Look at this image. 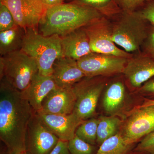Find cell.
<instances>
[{
    "label": "cell",
    "mask_w": 154,
    "mask_h": 154,
    "mask_svg": "<svg viewBox=\"0 0 154 154\" xmlns=\"http://www.w3.org/2000/svg\"><path fill=\"white\" fill-rule=\"evenodd\" d=\"M0 81V139L8 154L25 152L27 127L36 112L22 92L4 78Z\"/></svg>",
    "instance_id": "6da1fadb"
},
{
    "label": "cell",
    "mask_w": 154,
    "mask_h": 154,
    "mask_svg": "<svg viewBox=\"0 0 154 154\" xmlns=\"http://www.w3.org/2000/svg\"><path fill=\"white\" fill-rule=\"evenodd\" d=\"M102 17L95 9L67 2L48 8L38 25V31L44 36H63Z\"/></svg>",
    "instance_id": "7a4b0ae2"
},
{
    "label": "cell",
    "mask_w": 154,
    "mask_h": 154,
    "mask_svg": "<svg viewBox=\"0 0 154 154\" xmlns=\"http://www.w3.org/2000/svg\"><path fill=\"white\" fill-rule=\"evenodd\" d=\"M111 21L114 43L129 53L141 52L147 36L150 23L140 12L121 11Z\"/></svg>",
    "instance_id": "3957f363"
},
{
    "label": "cell",
    "mask_w": 154,
    "mask_h": 154,
    "mask_svg": "<svg viewBox=\"0 0 154 154\" xmlns=\"http://www.w3.org/2000/svg\"><path fill=\"white\" fill-rule=\"evenodd\" d=\"M21 50L34 60L44 76H51L54 63L63 57L60 36H44L33 29L26 30Z\"/></svg>",
    "instance_id": "277c9868"
},
{
    "label": "cell",
    "mask_w": 154,
    "mask_h": 154,
    "mask_svg": "<svg viewBox=\"0 0 154 154\" xmlns=\"http://www.w3.org/2000/svg\"><path fill=\"white\" fill-rule=\"evenodd\" d=\"M38 72L36 61L22 50L0 57V79L23 92Z\"/></svg>",
    "instance_id": "5b68a950"
},
{
    "label": "cell",
    "mask_w": 154,
    "mask_h": 154,
    "mask_svg": "<svg viewBox=\"0 0 154 154\" xmlns=\"http://www.w3.org/2000/svg\"><path fill=\"white\" fill-rule=\"evenodd\" d=\"M104 78L85 77L72 86L76 97L73 113L82 120L95 115L99 97L106 85Z\"/></svg>",
    "instance_id": "8992f818"
},
{
    "label": "cell",
    "mask_w": 154,
    "mask_h": 154,
    "mask_svg": "<svg viewBox=\"0 0 154 154\" xmlns=\"http://www.w3.org/2000/svg\"><path fill=\"white\" fill-rule=\"evenodd\" d=\"M83 28L89 38L92 52L126 58H130L133 55L119 48L114 43L112 38V22L107 17H101Z\"/></svg>",
    "instance_id": "52a82bcc"
},
{
    "label": "cell",
    "mask_w": 154,
    "mask_h": 154,
    "mask_svg": "<svg viewBox=\"0 0 154 154\" xmlns=\"http://www.w3.org/2000/svg\"><path fill=\"white\" fill-rule=\"evenodd\" d=\"M129 58L92 52L77 61L86 77H110L122 74Z\"/></svg>",
    "instance_id": "ba28073f"
},
{
    "label": "cell",
    "mask_w": 154,
    "mask_h": 154,
    "mask_svg": "<svg viewBox=\"0 0 154 154\" xmlns=\"http://www.w3.org/2000/svg\"><path fill=\"white\" fill-rule=\"evenodd\" d=\"M59 140L35 113L28 123L25 135L27 154H49Z\"/></svg>",
    "instance_id": "9c48e42d"
},
{
    "label": "cell",
    "mask_w": 154,
    "mask_h": 154,
    "mask_svg": "<svg viewBox=\"0 0 154 154\" xmlns=\"http://www.w3.org/2000/svg\"><path fill=\"white\" fill-rule=\"evenodd\" d=\"M11 11L16 25L25 30H38L47 8L41 0H0Z\"/></svg>",
    "instance_id": "30bf717a"
},
{
    "label": "cell",
    "mask_w": 154,
    "mask_h": 154,
    "mask_svg": "<svg viewBox=\"0 0 154 154\" xmlns=\"http://www.w3.org/2000/svg\"><path fill=\"white\" fill-rule=\"evenodd\" d=\"M154 131V105L140 106L127 119L121 134L126 143L133 145Z\"/></svg>",
    "instance_id": "8fae6325"
},
{
    "label": "cell",
    "mask_w": 154,
    "mask_h": 154,
    "mask_svg": "<svg viewBox=\"0 0 154 154\" xmlns=\"http://www.w3.org/2000/svg\"><path fill=\"white\" fill-rule=\"evenodd\" d=\"M122 75L131 88H139L154 77V60L142 51L128 60Z\"/></svg>",
    "instance_id": "7c38bea8"
},
{
    "label": "cell",
    "mask_w": 154,
    "mask_h": 154,
    "mask_svg": "<svg viewBox=\"0 0 154 154\" xmlns=\"http://www.w3.org/2000/svg\"><path fill=\"white\" fill-rule=\"evenodd\" d=\"M76 97L72 87H57L48 94L42 103L41 109L36 113L67 115L73 113Z\"/></svg>",
    "instance_id": "4fadbf2b"
},
{
    "label": "cell",
    "mask_w": 154,
    "mask_h": 154,
    "mask_svg": "<svg viewBox=\"0 0 154 154\" xmlns=\"http://www.w3.org/2000/svg\"><path fill=\"white\" fill-rule=\"evenodd\" d=\"M36 113L54 134L60 140L67 141L74 137L77 128L84 121L74 113L67 115Z\"/></svg>",
    "instance_id": "5bb4252c"
},
{
    "label": "cell",
    "mask_w": 154,
    "mask_h": 154,
    "mask_svg": "<svg viewBox=\"0 0 154 154\" xmlns=\"http://www.w3.org/2000/svg\"><path fill=\"white\" fill-rule=\"evenodd\" d=\"M51 77L58 87L71 88L85 76L78 61L70 58H59L54 63Z\"/></svg>",
    "instance_id": "9a60e30c"
},
{
    "label": "cell",
    "mask_w": 154,
    "mask_h": 154,
    "mask_svg": "<svg viewBox=\"0 0 154 154\" xmlns=\"http://www.w3.org/2000/svg\"><path fill=\"white\" fill-rule=\"evenodd\" d=\"M60 37L63 57L78 61L93 52L89 38L84 28Z\"/></svg>",
    "instance_id": "2e32d148"
},
{
    "label": "cell",
    "mask_w": 154,
    "mask_h": 154,
    "mask_svg": "<svg viewBox=\"0 0 154 154\" xmlns=\"http://www.w3.org/2000/svg\"><path fill=\"white\" fill-rule=\"evenodd\" d=\"M57 87L51 76L42 75L38 73L22 93L36 113L41 110L43 99Z\"/></svg>",
    "instance_id": "e0dca14e"
},
{
    "label": "cell",
    "mask_w": 154,
    "mask_h": 154,
    "mask_svg": "<svg viewBox=\"0 0 154 154\" xmlns=\"http://www.w3.org/2000/svg\"><path fill=\"white\" fill-rule=\"evenodd\" d=\"M125 88L123 82L116 80L107 86L104 94L102 106L107 114L114 115L124 104Z\"/></svg>",
    "instance_id": "ac0fdd59"
},
{
    "label": "cell",
    "mask_w": 154,
    "mask_h": 154,
    "mask_svg": "<svg viewBox=\"0 0 154 154\" xmlns=\"http://www.w3.org/2000/svg\"><path fill=\"white\" fill-rule=\"evenodd\" d=\"M26 30L16 25L8 30L0 31V55L3 56L21 50Z\"/></svg>",
    "instance_id": "d6986e66"
},
{
    "label": "cell",
    "mask_w": 154,
    "mask_h": 154,
    "mask_svg": "<svg viewBox=\"0 0 154 154\" xmlns=\"http://www.w3.org/2000/svg\"><path fill=\"white\" fill-rule=\"evenodd\" d=\"M98 119L96 144L100 146L105 140L119 133L122 123L120 119L114 115L102 116Z\"/></svg>",
    "instance_id": "ffe728a7"
},
{
    "label": "cell",
    "mask_w": 154,
    "mask_h": 154,
    "mask_svg": "<svg viewBox=\"0 0 154 154\" xmlns=\"http://www.w3.org/2000/svg\"><path fill=\"white\" fill-rule=\"evenodd\" d=\"M68 2L78 3L95 9L110 20L121 11L114 0H68Z\"/></svg>",
    "instance_id": "44dd1931"
},
{
    "label": "cell",
    "mask_w": 154,
    "mask_h": 154,
    "mask_svg": "<svg viewBox=\"0 0 154 154\" xmlns=\"http://www.w3.org/2000/svg\"><path fill=\"white\" fill-rule=\"evenodd\" d=\"M132 146L126 143L121 133H119L99 146L96 154H127Z\"/></svg>",
    "instance_id": "7402d4cb"
},
{
    "label": "cell",
    "mask_w": 154,
    "mask_h": 154,
    "mask_svg": "<svg viewBox=\"0 0 154 154\" xmlns=\"http://www.w3.org/2000/svg\"><path fill=\"white\" fill-rule=\"evenodd\" d=\"M99 122V119L94 117L84 120L77 128L76 135L86 142L95 145Z\"/></svg>",
    "instance_id": "603a6c76"
},
{
    "label": "cell",
    "mask_w": 154,
    "mask_h": 154,
    "mask_svg": "<svg viewBox=\"0 0 154 154\" xmlns=\"http://www.w3.org/2000/svg\"><path fill=\"white\" fill-rule=\"evenodd\" d=\"M68 148L71 154H96L95 145L86 142L75 135L68 142Z\"/></svg>",
    "instance_id": "cb8c5ba5"
},
{
    "label": "cell",
    "mask_w": 154,
    "mask_h": 154,
    "mask_svg": "<svg viewBox=\"0 0 154 154\" xmlns=\"http://www.w3.org/2000/svg\"><path fill=\"white\" fill-rule=\"evenodd\" d=\"M17 25L8 7L0 2V31L8 30Z\"/></svg>",
    "instance_id": "d4e9b609"
},
{
    "label": "cell",
    "mask_w": 154,
    "mask_h": 154,
    "mask_svg": "<svg viewBox=\"0 0 154 154\" xmlns=\"http://www.w3.org/2000/svg\"><path fill=\"white\" fill-rule=\"evenodd\" d=\"M150 0H114L121 11L133 12L141 9Z\"/></svg>",
    "instance_id": "484cf974"
},
{
    "label": "cell",
    "mask_w": 154,
    "mask_h": 154,
    "mask_svg": "<svg viewBox=\"0 0 154 154\" xmlns=\"http://www.w3.org/2000/svg\"><path fill=\"white\" fill-rule=\"evenodd\" d=\"M141 51L154 60V25L150 23L147 36L142 46Z\"/></svg>",
    "instance_id": "4316f807"
},
{
    "label": "cell",
    "mask_w": 154,
    "mask_h": 154,
    "mask_svg": "<svg viewBox=\"0 0 154 154\" xmlns=\"http://www.w3.org/2000/svg\"><path fill=\"white\" fill-rule=\"evenodd\" d=\"M136 150L147 154H154V131L142 139Z\"/></svg>",
    "instance_id": "83f0119b"
},
{
    "label": "cell",
    "mask_w": 154,
    "mask_h": 154,
    "mask_svg": "<svg viewBox=\"0 0 154 154\" xmlns=\"http://www.w3.org/2000/svg\"><path fill=\"white\" fill-rule=\"evenodd\" d=\"M138 11L150 24L154 25V0H150Z\"/></svg>",
    "instance_id": "f1b7e54d"
},
{
    "label": "cell",
    "mask_w": 154,
    "mask_h": 154,
    "mask_svg": "<svg viewBox=\"0 0 154 154\" xmlns=\"http://www.w3.org/2000/svg\"><path fill=\"white\" fill-rule=\"evenodd\" d=\"M68 142L59 139L49 154H71L69 149Z\"/></svg>",
    "instance_id": "f546056e"
},
{
    "label": "cell",
    "mask_w": 154,
    "mask_h": 154,
    "mask_svg": "<svg viewBox=\"0 0 154 154\" xmlns=\"http://www.w3.org/2000/svg\"><path fill=\"white\" fill-rule=\"evenodd\" d=\"M139 89L143 94L154 97V77L145 83Z\"/></svg>",
    "instance_id": "4dcf8cb0"
},
{
    "label": "cell",
    "mask_w": 154,
    "mask_h": 154,
    "mask_svg": "<svg viewBox=\"0 0 154 154\" xmlns=\"http://www.w3.org/2000/svg\"><path fill=\"white\" fill-rule=\"evenodd\" d=\"M66 0H41L42 4L47 8L58 5L65 3Z\"/></svg>",
    "instance_id": "1f68e13d"
},
{
    "label": "cell",
    "mask_w": 154,
    "mask_h": 154,
    "mask_svg": "<svg viewBox=\"0 0 154 154\" xmlns=\"http://www.w3.org/2000/svg\"><path fill=\"white\" fill-rule=\"evenodd\" d=\"M154 105V100L152 99H146L144 103L142 105H141V107L144 106H150V105Z\"/></svg>",
    "instance_id": "d6a6232c"
},
{
    "label": "cell",
    "mask_w": 154,
    "mask_h": 154,
    "mask_svg": "<svg viewBox=\"0 0 154 154\" xmlns=\"http://www.w3.org/2000/svg\"><path fill=\"white\" fill-rule=\"evenodd\" d=\"M16 154H27L26 153V152H22Z\"/></svg>",
    "instance_id": "836d02e7"
}]
</instances>
